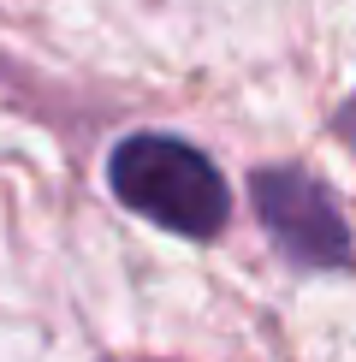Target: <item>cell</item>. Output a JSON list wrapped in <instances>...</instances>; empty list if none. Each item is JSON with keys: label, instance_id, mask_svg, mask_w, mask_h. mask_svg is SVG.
<instances>
[{"label": "cell", "instance_id": "2", "mask_svg": "<svg viewBox=\"0 0 356 362\" xmlns=\"http://www.w3.org/2000/svg\"><path fill=\"white\" fill-rule=\"evenodd\" d=\"M256 214L297 267H345L350 262V232L338 220L326 185H315L309 173H291V167L256 173Z\"/></svg>", "mask_w": 356, "mask_h": 362}, {"label": "cell", "instance_id": "1", "mask_svg": "<svg viewBox=\"0 0 356 362\" xmlns=\"http://www.w3.org/2000/svg\"><path fill=\"white\" fill-rule=\"evenodd\" d=\"M113 190L125 208H137L143 220L167 226L178 238H214L226 226V185L178 137H125L113 148Z\"/></svg>", "mask_w": 356, "mask_h": 362}, {"label": "cell", "instance_id": "3", "mask_svg": "<svg viewBox=\"0 0 356 362\" xmlns=\"http://www.w3.org/2000/svg\"><path fill=\"white\" fill-rule=\"evenodd\" d=\"M338 131H345V137L356 143V95H350V107H345V113H338Z\"/></svg>", "mask_w": 356, "mask_h": 362}]
</instances>
